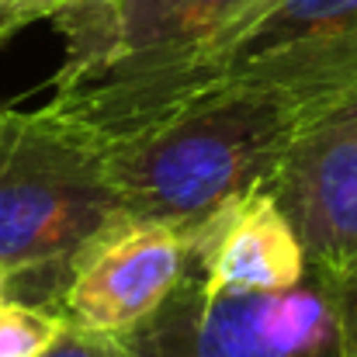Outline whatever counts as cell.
I'll return each mask as SVG.
<instances>
[{
  "label": "cell",
  "mask_w": 357,
  "mask_h": 357,
  "mask_svg": "<svg viewBox=\"0 0 357 357\" xmlns=\"http://www.w3.org/2000/svg\"><path fill=\"white\" fill-rule=\"evenodd\" d=\"M188 274V250L156 222L121 219L70 264L52 312L70 326L125 337L146 323Z\"/></svg>",
  "instance_id": "obj_6"
},
{
  "label": "cell",
  "mask_w": 357,
  "mask_h": 357,
  "mask_svg": "<svg viewBox=\"0 0 357 357\" xmlns=\"http://www.w3.org/2000/svg\"><path fill=\"white\" fill-rule=\"evenodd\" d=\"M119 3L121 0H49V21L66 42L63 73L84 70L101 56Z\"/></svg>",
  "instance_id": "obj_9"
},
{
  "label": "cell",
  "mask_w": 357,
  "mask_h": 357,
  "mask_svg": "<svg viewBox=\"0 0 357 357\" xmlns=\"http://www.w3.org/2000/svg\"><path fill=\"white\" fill-rule=\"evenodd\" d=\"M14 298V288H10V278L0 274V302H10Z\"/></svg>",
  "instance_id": "obj_14"
},
{
  "label": "cell",
  "mask_w": 357,
  "mask_h": 357,
  "mask_svg": "<svg viewBox=\"0 0 357 357\" xmlns=\"http://www.w3.org/2000/svg\"><path fill=\"white\" fill-rule=\"evenodd\" d=\"M271 0H121L101 56L73 73H56V87L128 84L170 73L229 31L246 24Z\"/></svg>",
  "instance_id": "obj_7"
},
{
  "label": "cell",
  "mask_w": 357,
  "mask_h": 357,
  "mask_svg": "<svg viewBox=\"0 0 357 357\" xmlns=\"http://www.w3.org/2000/svg\"><path fill=\"white\" fill-rule=\"evenodd\" d=\"M344 323H347V357H357V267L344 274Z\"/></svg>",
  "instance_id": "obj_13"
},
{
  "label": "cell",
  "mask_w": 357,
  "mask_h": 357,
  "mask_svg": "<svg viewBox=\"0 0 357 357\" xmlns=\"http://www.w3.org/2000/svg\"><path fill=\"white\" fill-rule=\"evenodd\" d=\"M121 212L101 153L49 108H0V274L14 302L52 309L77 253Z\"/></svg>",
  "instance_id": "obj_3"
},
{
  "label": "cell",
  "mask_w": 357,
  "mask_h": 357,
  "mask_svg": "<svg viewBox=\"0 0 357 357\" xmlns=\"http://www.w3.org/2000/svg\"><path fill=\"white\" fill-rule=\"evenodd\" d=\"M119 340L132 357H347L344 274L309 264L288 291H215L188 267Z\"/></svg>",
  "instance_id": "obj_4"
},
{
  "label": "cell",
  "mask_w": 357,
  "mask_h": 357,
  "mask_svg": "<svg viewBox=\"0 0 357 357\" xmlns=\"http://www.w3.org/2000/svg\"><path fill=\"white\" fill-rule=\"evenodd\" d=\"M326 101L333 98L219 87L156 112L98 153L121 212L184 243L222 205L264 188L298 125Z\"/></svg>",
  "instance_id": "obj_1"
},
{
  "label": "cell",
  "mask_w": 357,
  "mask_h": 357,
  "mask_svg": "<svg viewBox=\"0 0 357 357\" xmlns=\"http://www.w3.org/2000/svg\"><path fill=\"white\" fill-rule=\"evenodd\" d=\"M312 267H357V87L298 125L267 181Z\"/></svg>",
  "instance_id": "obj_5"
},
{
  "label": "cell",
  "mask_w": 357,
  "mask_h": 357,
  "mask_svg": "<svg viewBox=\"0 0 357 357\" xmlns=\"http://www.w3.org/2000/svg\"><path fill=\"white\" fill-rule=\"evenodd\" d=\"M49 0H0V45L35 21H49Z\"/></svg>",
  "instance_id": "obj_12"
},
{
  "label": "cell",
  "mask_w": 357,
  "mask_h": 357,
  "mask_svg": "<svg viewBox=\"0 0 357 357\" xmlns=\"http://www.w3.org/2000/svg\"><path fill=\"white\" fill-rule=\"evenodd\" d=\"M66 319L28 302H0V357H42L63 333Z\"/></svg>",
  "instance_id": "obj_10"
},
{
  "label": "cell",
  "mask_w": 357,
  "mask_h": 357,
  "mask_svg": "<svg viewBox=\"0 0 357 357\" xmlns=\"http://www.w3.org/2000/svg\"><path fill=\"white\" fill-rule=\"evenodd\" d=\"M219 87L337 98L357 87V0H271L191 63L128 84L56 87L45 105L94 149L132 125Z\"/></svg>",
  "instance_id": "obj_2"
},
{
  "label": "cell",
  "mask_w": 357,
  "mask_h": 357,
  "mask_svg": "<svg viewBox=\"0 0 357 357\" xmlns=\"http://www.w3.org/2000/svg\"><path fill=\"white\" fill-rule=\"evenodd\" d=\"M42 357H132L128 347L119 337H105V333H91L80 326H63V333L52 340V347Z\"/></svg>",
  "instance_id": "obj_11"
},
{
  "label": "cell",
  "mask_w": 357,
  "mask_h": 357,
  "mask_svg": "<svg viewBox=\"0 0 357 357\" xmlns=\"http://www.w3.org/2000/svg\"><path fill=\"white\" fill-rule=\"evenodd\" d=\"M188 267L215 291H288L305 271V250L274 195L253 188L222 205L184 239Z\"/></svg>",
  "instance_id": "obj_8"
}]
</instances>
